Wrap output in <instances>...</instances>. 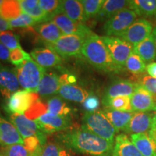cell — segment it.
Returning <instances> with one entry per match:
<instances>
[{"instance_id": "1", "label": "cell", "mask_w": 156, "mask_h": 156, "mask_svg": "<svg viewBox=\"0 0 156 156\" xmlns=\"http://www.w3.org/2000/svg\"><path fill=\"white\" fill-rule=\"evenodd\" d=\"M56 140L68 150L93 156H112L114 145L83 126L57 134Z\"/></svg>"}, {"instance_id": "2", "label": "cell", "mask_w": 156, "mask_h": 156, "mask_svg": "<svg viewBox=\"0 0 156 156\" xmlns=\"http://www.w3.org/2000/svg\"><path fill=\"white\" fill-rule=\"evenodd\" d=\"M81 55L92 67L99 71L106 73H119L101 36L92 31L85 38Z\"/></svg>"}, {"instance_id": "3", "label": "cell", "mask_w": 156, "mask_h": 156, "mask_svg": "<svg viewBox=\"0 0 156 156\" xmlns=\"http://www.w3.org/2000/svg\"><path fill=\"white\" fill-rule=\"evenodd\" d=\"M83 126L108 142L114 144L116 130L102 110L94 112H85L83 119Z\"/></svg>"}, {"instance_id": "4", "label": "cell", "mask_w": 156, "mask_h": 156, "mask_svg": "<svg viewBox=\"0 0 156 156\" xmlns=\"http://www.w3.org/2000/svg\"><path fill=\"white\" fill-rule=\"evenodd\" d=\"M20 86L25 90L36 93L38 85L46 70L34 59L27 60L15 68Z\"/></svg>"}, {"instance_id": "5", "label": "cell", "mask_w": 156, "mask_h": 156, "mask_svg": "<svg viewBox=\"0 0 156 156\" xmlns=\"http://www.w3.org/2000/svg\"><path fill=\"white\" fill-rule=\"evenodd\" d=\"M87 35L71 34L63 35L54 44H46L62 57L68 58L81 55L82 48Z\"/></svg>"}, {"instance_id": "6", "label": "cell", "mask_w": 156, "mask_h": 156, "mask_svg": "<svg viewBox=\"0 0 156 156\" xmlns=\"http://www.w3.org/2000/svg\"><path fill=\"white\" fill-rule=\"evenodd\" d=\"M137 15L132 9H122L104 23L103 31L105 36L119 37L124 34L137 18Z\"/></svg>"}, {"instance_id": "7", "label": "cell", "mask_w": 156, "mask_h": 156, "mask_svg": "<svg viewBox=\"0 0 156 156\" xmlns=\"http://www.w3.org/2000/svg\"><path fill=\"white\" fill-rule=\"evenodd\" d=\"M101 38L106 44L115 65L119 72L124 70L126 60L133 51V46L117 37L103 36Z\"/></svg>"}, {"instance_id": "8", "label": "cell", "mask_w": 156, "mask_h": 156, "mask_svg": "<svg viewBox=\"0 0 156 156\" xmlns=\"http://www.w3.org/2000/svg\"><path fill=\"white\" fill-rule=\"evenodd\" d=\"M39 99L37 93L19 90L7 99L4 109L7 114H25L35 101Z\"/></svg>"}, {"instance_id": "9", "label": "cell", "mask_w": 156, "mask_h": 156, "mask_svg": "<svg viewBox=\"0 0 156 156\" xmlns=\"http://www.w3.org/2000/svg\"><path fill=\"white\" fill-rule=\"evenodd\" d=\"M9 119L14 125L23 139L31 136H38L41 146L46 143V134L40 129L37 122L26 117L24 114H7Z\"/></svg>"}, {"instance_id": "10", "label": "cell", "mask_w": 156, "mask_h": 156, "mask_svg": "<svg viewBox=\"0 0 156 156\" xmlns=\"http://www.w3.org/2000/svg\"><path fill=\"white\" fill-rule=\"evenodd\" d=\"M153 30L152 23L145 18L140 17L136 19L124 34L117 38L122 39L134 46L151 36L153 34Z\"/></svg>"}, {"instance_id": "11", "label": "cell", "mask_w": 156, "mask_h": 156, "mask_svg": "<svg viewBox=\"0 0 156 156\" xmlns=\"http://www.w3.org/2000/svg\"><path fill=\"white\" fill-rule=\"evenodd\" d=\"M43 132L49 134L56 132L66 131L71 126L72 120L69 116H58L46 113L35 120Z\"/></svg>"}, {"instance_id": "12", "label": "cell", "mask_w": 156, "mask_h": 156, "mask_svg": "<svg viewBox=\"0 0 156 156\" xmlns=\"http://www.w3.org/2000/svg\"><path fill=\"white\" fill-rule=\"evenodd\" d=\"M49 21L53 22L61 30L63 35H88L91 30L85 23H76L70 20L62 12L58 11L50 16Z\"/></svg>"}, {"instance_id": "13", "label": "cell", "mask_w": 156, "mask_h": 156, "mask_svg": "<svg viewBox=\"0 0 156 156\" xmlns=\"http://www.w3.org/2000/svg\"><path fill=\"white\" fill-rule=\"evenodd\" d=\"M134 112H150L156 111V97L138 84L131 98Z\"/></svg>"}, {"instance_id": "14", "label": "cell", "mask_w": 156, "mask_h": 156, "mask_svg": "<svg viewBox=\"0 0 156 156\" xmlns=\"http://www.w3.org/2000/svg\"><path fill=\"white\" fill-rule=\"evenodd\" d=\"M20 84L15 68H10L0 62V95L8 99L19 90Z\"/></svg>"}, {"instance_id": "15", "label": "cell", "mask_w": 156, "mask_h": 156, "mask_svg": "<svg viewBox=\"0 0 156 156\" xmlns=\"http://www.w3.org/2000/svg\"><path fill=\"white\" fill-rule=\"evenodd\" d=\"M129 139L143 156H156V131L130 134Z\"/></svg>"}, {"instance_id": "16", "label": "cell", "mask_w": 156, "mask_h": 156, "mask_svg": "<svg viewBox=\"0 0 156 156\" xmlns=\"http://www.w3.org/2000/svg\"><path fill=\"white\" fill-rule=\"evenodd\" d=\"M138 83L129 80H116L112 83L105 90L102 101L118 96H129L133 94Z\"/></svg>"}, {"instance_id": "17", "label": "cell", "mask_w": 156, "mask_h": 156, "mask_svg": "<svg viewBox=\"0 0 156 156\" xmlns=\"http://www.w3.org/2000/svg\"><path fill=\"white\" fill-rule=\"evenodd\" d=\"M30 55L38 65L44 69L56 67L62 62L61 56L48 47L35 48L31 51Z\"/></svg>"}, {"instance_id": "18", "label": "cell", "mask_w": 156, "mask_h": 156, "mask_svg": "<svg viewBox=\"0 0 156 156\" xmlns=\"http://www.w3.org/2000/svg\"><path fill=\"white\" fill-rule=\"evenodd\" d=\"M153 116L150 112H134L124 132L132 134L150 131L153 126Z\"/></svg>"}, {"instance_id": "19", "label": "cell", "mask_w": 156, "mask_h": 156, "mask_svg": "<svg viewBox=\"0 0 156 156\" xmlns=\"http://www.w3.org/2000/svg\"><path fill=\"white\" fill-rule=\"evenodd\" d=\"M15 144L23 145V138L16 127L0 115V145L6 147Z\"/></svg>"}, {"instance_id": "20", "label": "cell", "mask_w": 156, "mask_h": 156, "mask_svg": "<svg viewBox=\"0 0 156 156\" xmlns=\"http://www.w3.org/2000/svg\"><path fill=\"white\" fill-rule=\"evenodd\" d=\"M60 77L53 72H46L39 83L37 93L41 97H48L58 93Z\"/></svg>"}, {"instance_id": "21", "label": "cell", "mask_w": 156, "mask_h": 156, "mask_svg": "<svg viewBox=\"0 0 156 156\" xmlns=\"http://www.w3.org/2000/svg\"><path fill=\"white\" fill-rule=\"evenodd\" d=\"M112 156H143L125 134L116 136Z\"/></svg>"}, {"instance_id": "22", "label": "cell", "mask_w": 156, "mask_h": 156, "mask_svg": "<svg viewBox=\"0 0 156 156\" xmlns=\"http://www.w3.org/2000/svg\"><path fill=\"white\" fill-rule=\"evenodd\" d=\"M102 112L114 127L116 133L121 131L124 132L134 113L113 110L108 108H104Z\"/></svg>"}, {"instance_id": "23", "label": "cell", "mask_w": 156, "mask_h": 156, "mask_svg": "<svg viewBox=\"0 0 156 156\" xmlns=\"http://www.w3.org/2000/svg\"><path fill=\"white\" fill-rule=\"evenodd\" d=\"M34 30L38 35V38L41 39L45 45L54 44L63 36V34L57 25L51 21L36 25Z\"/></svg>"}, {"instance_id": "24", "label": "cell", "mask_w": 156, "mask_h": 156, "mask_svg": "<svg viewBox=\"0 0 156 156\" xmlns=\"http://www.w3.org/2000/svg\"><path fill=\"white\" fill-rule=\"evenodd\" d=\"M59 11L64 13L70 20L76 23L86 22L84 15V9L80 1L64 0L60 1Z\"/></svg>"}, {"instance_id": "25", "label": "cell", "mask_w": 156, "mask_h": 156, "mask_svg": "<svg viewBox=\"0 0 156 156\" xmlns=\"http://www.w3.org/2000/svg\"><path fill=\"white\" fill-rule=\"evenodd\" d=\"M129 8V1L126 0H106L103 2L95 20L100 22L108 20L122 9Z\"/></svg>"}, {"instance_id": "26", "label": "cell", "mask_w": 156, "mask_h": 156, "mask_svg": "<svg viewBox=\"0 0 156 156\" xmlns=\"http://www.w3.org/2000/svg\"><path fill=\"white\" fill-rule=\"evenodd\" d=\"M133 51L145 63L150 64L156 60V46L153 34L139 44L134 45Z\"/></svg>"}, {"instance_id": "27", "label": "cell", "mask_w": 156, "mask_h": 156, "mask_svg": "<svg viewBox=\"0 0 156 156\" xmlns=\"http://www.w3.org/2000/svg\"><path fill=\"white\" fill-rule=\"evenodd\" d=\"M58 93L64 100L76 103H83L89 95L83 87L71 84H63L60 85Z\"/></svg>"}, {"instance_id": "28", "label": "cell", "mask_w": 156, "mask_h": 156, "mask_svg": "<svg viewBox=\"0 0 156 156\" xmlns=\"http://www.w3.org/2000/svg\"><path fill=\"white\" fill-rule=\"evenodd\" d=\"M129 9L136 12L137 16L150 17L156 15V0H134L129 1Z\"/></svg>"}, {"instance_id": "29", "label": "cell", "mask_w": 156, "mask_h": 156, "mask_svg": "<svg viewBox=\"0 0 156 156\" xmlns=\"http://www.w3.org/2000/svg\"><path fill=\"white\" fill-rule=\"evenodd\" d=\"M73 108L60 96H53L47 101V112L58 116H69Z\"/></svg>"}, {"instance_id": "30", "label": "cell", "mask_w": 156, "mask_h": 156, "mask_svg": "<svg viewBox=\"0 0 156 156\" xmlns=\"http://www.w3.org/2000/svg\"><path fill=\"white\" fill-rule=\"evenodd\" d=\"M32 156H72V155L59 143L46 142L44 146L33 153Z\"/></svg>"}, {"instance_id": "31", "label": "cell", "mask_w": 156, "mask_h": 156, "mask_svg": "<svg viewBox=\"0 0 156 156\" xmlns=\"http://www.w3.org/2000/svg\"><path fill=\"white\" fill-rule=\"evenodd\" d=\"M22 14L18 1L5 0L0 6V16L7 21L12 20Z\"/></svg>"}, {"instance_id": "32", "label": "cell", "mask_w": 156, "mask_h": 156, "mask_svg": "<svg viewBox=\"0 0 156 156\" xmlns=\"http://www.w3.org/2000/svg\"><path fill=\"white\" fill-rule=\"evenodd\" d=\"M131 97L118 96L102 101L106 108L122 112H133L131 105Z\"/></svg>"}, {"instance_id": "33", "label": "cell", "mask_w": 156, "mask_h": 156, "mask_svg": "<svg viewBox=\"0 0 156 156\" xmlns=\"http://www.w3.org/2000/svg\"><path fill=\"white\" fill-rule=\"evenodd\" d=\"M147 64L135 52L132 51L125 64V69L132 75H141L146 70Z\"/></svg>"}, {"instance_id": "34", "label": "cell", "mask_w": 156, "mask_h": 156, "mask_svg": "<svg viewBox=\"0 0 156 156\" xmlns=\"http://www.w3.org/2000/svg\"><path fill=\"white\" fill-rule=\"evenodd\" d=\"M80 2L83 5L84 15L87 22L90 19L96 17L102 7L104 0H82Z\"/></svg>"}, {"instance_id": "35", "label": "cell", "mask_w": 156, "mask_h": 156, "mask_svg": "<svg viewBox=\"0 0 156 156\" xmlns=\"http://www.w3.org/2000/svg\"><path fill=\"white\" fill-rule=\"evenodd\" d=\"M46 113H47V103H44L39 98L31 105L24 115L30 119L36 120Z\"/></svg>"}, {"instance_id": "36", "label": "cell", "mask_w": 156, "mask_h": 156, "mask_svg": "<svg viewBox=\"0 0 156 156\" xmlns=\"http://www.w3.org/2000/svg\"><path fill=\"white\" fill-rule=\"evenodd\" d=\"M0 42L10 51L21 47L19 36L10 30L0 33Z\"/></svg>"}, {"instance_id": "37", "label": "cell", "mask_w": 156, "mask_h": 156, "mask_svg": "<svg viewBox=\"0 0 156 156\" xmlns=\"http://www.w3.org/2000/svg\"><path fill=\"white\" fill-rule=\"evenodd\" d=\"M0 154L2 156H32V154L22 144L2 147Z\"/></svg>"}, {"instance_id": "38", "label": "cell", "mask_w": 156, "mask_h": 156, "mask_svg": "<svg viewBox=\"0 0 156 156\" xmlns=\"http://www.w3.org/2000/svg\"><path fill=\"white\" fill-rule=\"evenodd\" d=\"M30 59H32L31 56L21 47L10 51L9 62H11L13 65L16 66V67L21 65L23 62L27 60Z\"/></svg>"}, {"instance_id": "39", "label": "cell", "mask_w": 156, "mask_h": 156, "mask_svg": "<svg viewBox=\"0 0 156 156\" xmlns=\"http://www.w3.org/2000/svg\"><path fill=\"white\" fill-rule=\"evenodd\" d=\"M9 23L12 28H32L33 26L37 24V23L32 17H30L28 15L25 14V13H22L17 18L9 21Z\"/></svg>"}, {"instance_id": "40", "label": "cell", "mask_w": 156, "mask_h": 156, "mask_svg": "<svg viewBox=\"0 0 156 156\" xmlns=\"http://www.w3.org/2000/svg\"><path fill=\"white\" fill-rule=\"evenodd\" d=\"M38 5L50 16L59 11L60 1L58 0H39Z\"/></svg>"}, {"instance_id": "41", "label": "cell", "mask_w": 156, "mask_h": 156, "mask_svg": "<svg viewBox=\"0 0 156 156\" xmlns=\"http://www.w3.org/2000/svg\"><path fill=\"white\" fill-rule=\"evenodd\" d=\"M99 106H100V101L97 95H95L93 93H89L88 96L83 103V106L86 112H96Z\"/></svg>"}, {"instance_id": "42", "label": "cell", "mask_w": 156, "mask_h": 156, "mask_svg": "<svg viewBox=\"0 0 156 156\" xmlns=\"http://www.w3.org/2000/svg\"><path fill=\"white\" fill-rule=\"evenodd\" d=\"M23 141H24L23 145L31 154L34 153L35 152L38 151L39 148L42 147L40 140H39L38 136L36 135L25 138V139H23Z\"/></svg>"}, {"instance_id": "43", "label": "cell", "mask_w": 156, "mask_h": 156, "mask_svg": "<svg viewBox=\"0 0 156 156\" xmlns=\"http://www.w3.org/2000/svg\"><path fill=\"white\" fill-rule=\"evenodd\" d=\"M150 93L156 94V79L149 75L143 76L138 83Z\"/></svg>"}, {"instance_id": "44", "label": "cell", "mask_w": 156, "mask_h": 156, "mask_svg": "<svg viewBox=\"0 0 156 156\" xmlns=\"http://www.w3.org/2000/svg\"><path fill=\"white\" fill-rule=\"evenodd\" d=\"M18 2L23 12L34 8L37 5H38V0H19Z\"/></svg>"}, {"instance_id": "45", "label": "cell", "mask_w": 156, "mask_h": 156, "mask_svg": "<svg viewBox=\"0 0 156 156\" xmlns=\"http://www.w3.org/2000/svg\"><path fill=\"white\" fill-rule=\"evenodd\" d=\"M60 84H71V85H75V83H77V79L76 76L73 74L65 73L60 76Z\"/></svg>"}, {"instance_id": "46", "label": "cell", "mask_w": 156, "mask_h": 156, "mask_svg": "<svg viewBox=\"0 0 156 156\" xmlns=\"http://www.w3.org/2000/svg\"><path fill=\"white\" fill-rule=\"evenodd\" d=\"M9 54L10 51L8 48L0 42V62H9Z\"/></svg>"}, {"instance_id": "47", "label": "cell", "mask_w": 156, "mask_h": 156, "mask_svg": "<svg viewBox=\"0 0 156 156\" xmlns=\"http://www.w3.org/2000/svg\"><path fill=\"white\" fill-rule=\"evenodd\" d=\"M146 71L148 75L156 79V62H151L147 64Z\"/></svg>"}, {"instance_id": "48", "label": "cell", "mask_w": 156, "mask_h": 156, "mask_svg": "<svg viewBox=\"0 0 156 156\" xmlns=\"http://www.w3.org/2000/svg\"><path fill=\"white\" fill-rule=\"evenodd\" d=\"M151 129L155 130V131H156V113L155 114H154L153 121V126H152Z\"/></svg>"}, {"instance_id": "49", "label": "cell", "mask_w": 156, "mask_h": 156, "mask_svg": "<svg viewBox=\"0 0 156 156\" xmlns=\"http://www.w3.org/2000/svg\"><path fill=\"white\" fill-rule=\"evenodd\" d=\"M153 38H154V41H155V46H156V25L155 27H154L153 30Z\"/></svg>"}, {"instance_id": "50", "label": "cell", "mask_w": 156, "mask_h": 156, "mask_svg": "<svg viewBox=\"0 0 156 156\" xmlns=\"http://www.w3.org/2000/svg\"><path fill=\"white\" fill-rule=\"evenodd\" d=\"M3 2H4V1H2V0H0V6H1L2 4L3 3Z\"/></svg>"}, {"instance_id": "51", "label": "cell", "mask_w": 156, "mask_h": 156, "mask_svg": "<svg viewBox=\"0 0 156 156\" xmlns=\"http://www.w3.org/2000/svg\"><path fill=\"white\" fill-rule=\"evenodd\" d=\"M0 156H2V155H1V154H0Z\"/></svg>"}, {"instance_id": "52", "label": "cell", "mask_w": 156, "mask_h": 156, "mask_svg": "<svg viewBox=\"0 0 156 156\" xmlns=\"http://www.w3.org/2000/svg\"><path fill=\"white\" fill-rule=\"evenodd\" d=\"M0 115H1V113H0Z\"/></svg>"}, {"instance_id": "53", "label": "cell", "mask_w": 156, "mask_h": 156, "mask_svg": "<svg viewBox=\"0 0 156 156\" xmlns=\"http://www.w3.org/2000/svg\"><path fill=\"white\" fill-rule=\"evenodd\" d=\"M155 17H156V15H155Z\"/></svg>"}]
</instances>
